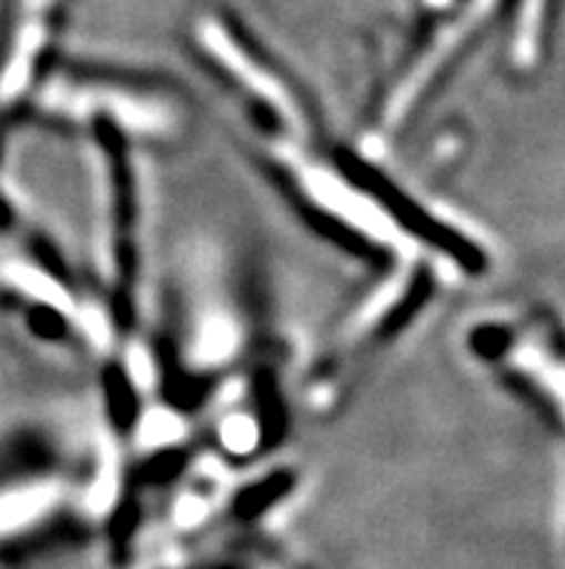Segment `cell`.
Instances as JSON below:
<instances>
[{
    "label": "cell",
    "mask_w": 565,
    "mask_h": 569,
    "mask_svg": "<svg viewBox=\"0 0 565 569\" xmlns=\"http://www.w3.org/2000/svg\"><path fill=\"white\" fill-rule=\"evenodd\" d=\"M220 440L222 446L229 448L231 455H249L251 448L258 446L260 433L258 426H254L249 417H229L222 422Z\"/></svg>",
    "instance_id": "cell-1"
}]
</instances>
